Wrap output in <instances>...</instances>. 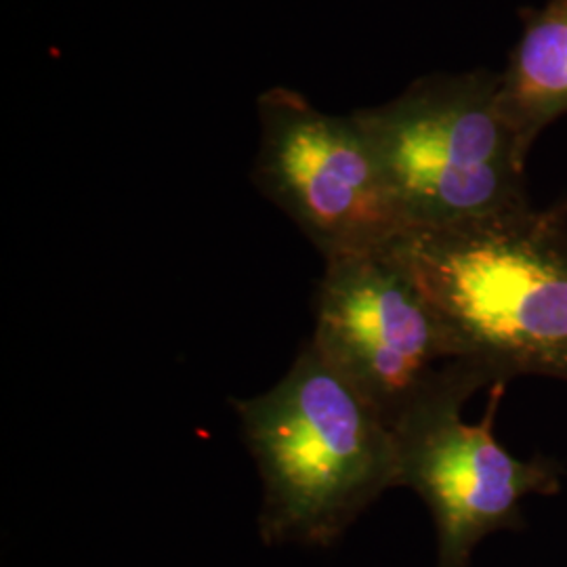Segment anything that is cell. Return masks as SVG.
Masks as SVG:
<instances>
[{
    "label": "cell",
    "mask_w": 567,
    "mask_h": 567,
    "mask_svg": "<svg viewBox=\"0 0 567 567\" xmlns=\"http://www.w3.org/2000/svg\"><path fill=\"white\" fill-rule=\"evenodd\" d=\"M567 206L529 203L456 224L408 227L391 248L461 355L496 383L567 381Z\"/></svg>",
    "instance_id": "6da1fadb"
},
{
    "label": "cell",
    "mask_w": 567,
    "mask_h": 567,
    "mask_svg": "<svg viewBox=\"0 0 567 567\" xmlns=\"http://www.w3.org/2000/svg\"><path fill=\"white\" fill-rule=\"evenodd\" d=\"M231 404L264 484L267 545L328 547L400 487L393 429L311 341L278 385Z\"/></svg>",
    "instance_id": "7a4b0ae2"
},
{
    "label": "cell",
    "mask_w": 567,
    "mask_h": 567,
    "mask_svg": "<svg viewBox=\"0 0 567 567\" xmlns=\"http://www.w3.org/2000/svg\"><path fill=\"white\" fill-rule=\"evenodd\" d=\"M355 118L408 227L456 224L527 203L532 143L508 121L498 76L425 79Z\"/></svg>",
    "instance_id": "3957f363"
},
{
    "label": "cell",
    "mask_w": 567,
    "mask_h": 567,
    "mask_svg": "<svg viewBox=\"0 0 567 567\" xmlns=\"http://www.w3.org/2000/svg\"><path fill=\"white\" fill-rule=\"evenodd\" d=\"M324 261L309 341L391 429L450 389L498 385L461 355L391 244Z\"/></svg>",
    "instance_id": "277c9868"
},
{
    "label": "cell",
    "mask_w": 567,
    "mask_h": 567,
    "mask_svg": "<svg viewBox=\"0 0 567 567\" xmlns=\"http://www.w3.org/2000/svg\"><path fill=\"white\" fill-rule=\"evenodd\" d=\"M259 126L255 185L324 259L383 248L408 229L355 114H328L274 86L259 97Z\"/></svg>",
    "instance_id": "5b68a950"
},
{
    "label": "cell",
    "mask_w": 567,
    "mask_h": 567,
    "mask_svg": "<svg viewBox=\"0 0 567 567\" xmlns=\"http://www.w3.org/2000/svg\"><path fill=\"white\" fill-rule=\"evenodd\" d=\"M505 386H492L486 416L477 425L461 419L475 391L450 389L393 429L400 487L421 494L437 526V567H466L487 534L519 524L526 496L559 489V468L550 461H519L494 437Z\"/></svg>",
    "instance_id": "8992f818"
},
{
    "label": "cell",
    "mask_w": 567,
    "mask_h": 567,
    "mask_svg": "<svg viewBox=\"0 0 567 567\" xmlns=\"http://www.w3.org/2000/svg\"><path fill=\"white\" fill-rule=\"evenodd\" d=\"M498 79L508 121L529 143L567 112V0H547L527 16L524 34Z\"/></svg>",
    "instance_id": "52a82bcc"
}]
</instances>
